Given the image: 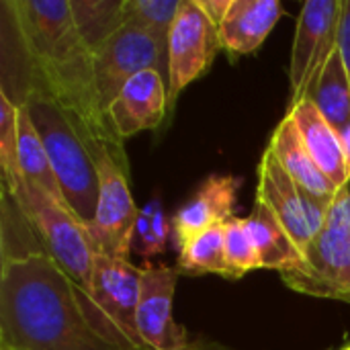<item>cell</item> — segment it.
Masks as SVG:
<instances>
[{
  "label": "cell",
  "mask_w": 350,
  "mask_h": 350,
  "mask_svg": "<svg viewBox=\"0 0 350 350\" xmlns=\"http://www.w3.org/2000/svg\"><path fill=\"white\" fill-rule=\"evenodd\" d=\"M0 350H8V349H0Z\"/></svg>",
  "instance_id": "obj_33"
},
{
  "label": "cell",
  "mask_w": 350,
  "mask_h": 350,
  "mask_svg": "<svg viewBox=\"0 0 350 350\" xmlns=\"http://www.w3.org/2000/svg\"><path fill=\"white\" fill-rule=\"evenodd\" d=\"M185 0H125V23L137 25L168 39Z\"/></svg>",
  "instance_id": "obj_25"
},
{
  "label": "cell",
  "mask_w": 350,
  "mask_h": 350,
  "mask_svg": "<svg viewBox=\"0 0 350 350\" xmlns=\"http://www.w3.org/2000/svg\"><path fill=\"white\" fill-rule=\"evenodd\" d=\"M144 269L123 258L96 254L90 295L137 350H150L137 332V306Z\"/></svg>",
  "instance_id": "obj_12"
},
{
  "label": "cell",
  "mask_w": 350,
  "mask_h": 350,
  "mask_svg": "<svg viewBox=\"0 0 350 350\" xmlns=\"http://www.w3.org/2000/svg\"><path fill=\"white\" fill-rule=\"evenodd\" d=\"M224 226H213L197 234L178 250L176 269L180 271V275H209L211 273V275H219L232 281L238 279L226 258Z\"/></svg>",
  "instance_id": "obj_20"
},
{
  "label": "cell",
  "mask_w": 350,
  "mask_h": 350,
  "mask_svg": "<svg viewBox=\"0 0 350 350\" xmlns=\"http://www.w3.org/2000/svg\"><path fill=\"white\" fill-rule=\"evenodd\" d=\"M23 105L39 131L68 207L84 226H90L96 215L100 183L88 137L49 96L29 90Z\"/></svg>",
  "instance_id": "obj_3"
},
{
  "label": "cell",
  "mask_w": 350,
  "mask_h": 350,
  "mask_svg": "<svg viewBox=\"0 0 350 350\" xmlns=\"http://www.w3.org/2000/svg\"><path fill=\"white\" fill-rule=\"evenodd\" d=\"M146 70H158L168 78V39L125 23L94 53V78L105 113L121 88Z\"/></svg>",
  "instance_id": "obj_7"
},
{
  "label": "cell",
  "mask_w": 350,
  "mask_h": 350,
  "mask_svg": "<svg viewBox=\"0 0 350 350\" xmlns=\"http://www.w3.org/2000/svg\"><path fill=\"white\" fill-rule=\"evenodd\" d=\"M285 14L279 0H234L219 25L221 49L232 55L254 53Z\"/></svg>",
  "instance_id": "obj_17"
},
{
  "label": "cell",
  "mask_w": 350,
  "mask_h": 350,
  "mask_svg": "<svg viewBox=\"0 0 350 350\" xmlns=\"http://www.w3.org/2000/svg\"><path fill=\"white\" fill-rule=\"evenodd\" d=\"M281 279L297 293L350 304V232L324 226L304 262Z\"/></svg>",
  "instance_id": "obj_10"
},
{
  "label": "cell",
  "mask_w": 350,
  "mask_h": 350,
  "mask_svg": "<svg viewBox=\"0 0 350 350\" xmlns=\"http://www.w3.org/2000/svg\"><path fill=\"white\" fill-rule=\"evenodd\" d=\"M324 226H330V228H336V230H345L350 232V189H342L338 193V197L334 199V203L330 205L328 209V215H326V224Z\"/></svg>",
  "instance_id": "obj_27"
},
{
  "label": "cell",
  "mask_w": 350,
  "mask_h": 350,
  "mask_svg": "<svg viewBox=\"0 0 350 350\" xmlns=\"http://www.w3.org/2000/svg\"><path fill=\"white\" fill-rule=\"evenodd\" d=\"M189 350H230L226 349V347H221V345H217V342H207V340H191V347Z\"/></svg>",
  "instance_id": "obj_30"
},
{
  "label": "cell",
  "mask_w": 350,
  "mask_h": 350,
  "mask_svg": "<svg viewBox=\"0 0 350 350\" xmlns=\"http://www.w3.org/2000/svg\"><path fill=\"white\" fill-rule=\"evenodd\" d=\"M197 6L205 12V16L219 29V25L224 23L226 14L230 12L234 0H195Z\"/></svg>",
  "instance_id": "obj_29"
},
{
  "label": "cell",
  "mask_w": 350,
  "mask_h": 350,
  "mask_svg": "<svg viewBox=\"0 0 350 350\" xmlns=\"http://www.w3.org/2000/svg\"><path fill=\"white\" fill-rule=\"evenodd\" d=\"M287 113L293 115L304 144L322 172L338 191L347 189L350 185V156L342 135L324 119L312 98L301 100Z\"/></svg>",
  "instance_id": "obj_16"
},
{
  "label": "cell",
  "mask_w": 350,
  "mask_h": 350,
  "mask_svg": "<svg viewBox=\"0 0 350 350\" xmlns=\"http://www.w3.org/2000/svg\"><path fill=\"white\" fill-rule=\"evenodd\" d=\"M0 349L137 350L41 246L12 195L2 191Z\"/></svg>",
  "instance_id": "obj_1"
},
{
  "label": "cell",
  "mask_w": 350,
  "mask_h": 350,
  "mask_svg": "<svg viewBox=\"0 0 350 350\" xmlns=\"http://www.w3.org/2000/svg\"><path fill=\"white\" fill-rule=\"evenodd\" d=\"M168 82L158 70L133 76L107 109L115 135L125 142L148 129H156L168 113Z\"/></svg>",
  "instance_id": "obj_13"
},
{
  "label": "cell",
  "mask_w": 350,
  "mask_h": 350,
  "mask_svg": "<svg viewBox=\"0 0 350 350\" xmlns=\"http://www.w3.org/2000/svg\"><path fill=\"white\" fill-rule=\"evenodd\" d=\"M340 0H308L295 25V39L289 64V109L312 98V92L338 49Z\"/></svg>",
  "instance_id": "obj_6"
},
{
  "label": "cell",
  "mask_w": 350,
  "mask_h": 350,
  "mask_svg": "<svg viewBox=\"0 0 350 350\" xmlns=\"http://www.w3.org/2000/svg\"><path fill=\"white\" fill-rule=\"evenodd\" d=\"M226 230V258L236 273V277H244L250 271L260 269V258L258 250L254 246L248 217H232L224 226Z\"/></svg>",
  "instance_id": "obj_26"
},
{
  "label": "cell",
  "mask_w": 350,
  "mask_h": 350,
  "mask_svg": "<svg viewBox=\"0 0 350 350\" xmlns=\"http://www.w3.org/2000/svg\"><path fill=\"white\" fill-rule=\"evenodd\" d=\"M18 168L21 176L27 183L37 185L53 199L66 203L59 183L53 174L49 156L45 152V146L25 105H18Z\"/></svg>",
  "instance_id": "obj_19"
},
{
  "label": "cell",
  "mask_w": 350,
  "mask_h": 350,
  "mask_svg": "<svg viewBox=\"0 0 350 350\" xmlns=\"http://www.w3.org/2000/svg\"><path fill=\"white\" fill-rule=\"evenodd\" d=\"M256 201L262 203L306 254L326 224L328 209L316 203L267 148L256 168Z\"/></svg>",
  "instance_id": "obj_8"
},
{
  "label": "cell",
  "mask_w": 350,
  "mask_h": 350,
  "mask_svg": "<svg viewBox=\"0 0 350 350\" xmlns=\"http://www.w3.org/2000/svg\"><path fill=\"white\" fill-rule=\"evenodd\" d=\"M312 100L324 115V119L340 135H345V131L350 127V80L338 49L328 59L312 92Z\"/></svg>",
  "instance_id": "obj_21"
},
{
  "label": "cell",
  "mask_w": 350,
  "mask_h": 350,
  "mask_svg": "<svg viewBox=\"0 0 350 350\" xmlns=\"http://www.w3.org/2000/svg\"><path fill=\"white\" fill-rule=\"evenodd\" d=\"M238 189L240 178L232 174H209L193 199L187 201L170 219L176 250H180L197 234L213 226H224L236 217Z\"/></svg>",
  "instance_id": "obj_14"
},
{
  "label": "cell",
  "mask_w": 350,
  "mask_h": 350,
  "mask_svg": "<svg viewBox=\"0 0 350 350\" xmlns=\"http://www.w3.org/2000/svg\"><path fill=\"white\" fill-rule=\"evenodd\" d=\"M0 170L2 189L14 191L23 180L18 168V105L0 90Z\"/></svg>",
  "instance_id": "obj_24"
},
{
  "label": "cell",
  "mask_w": 350,
  "mask_h": 350,
  "mask_svg": "<svg viewBox=\"0 0 350 350\" xmlns=\"http://www.w3.org/2000/svg\"><path fill=\"white\" fill-rule=\"evenodd\" d=\"M221 49L219 29L205 16L195 0H185L168 37V105H176L180 92L199 80Z\"/></svg>",
  "instance_id": "obj_9"
},
{
  "label": "cell",
  "mask_w": 350,
  "mask_h": 350,
  "mask_svg": "<svg viewBox=\"0 0 350 350\" xmlns=\"http://www.w3.org/2000/svg\"><path fill=\"white\" fill-rule=\"evenodd\" d=\"M172 234V226L166 219L162 199H152L139 209V217L135 224L133 236V252L142 258L160 256L166 252L168 236Z\"/></svg>",
  "instance_id": "obj_23"
},
{
  "label": "cell",
  "mask_w": 350,
  "mask_h": 350,
  "mask_svg": "<svg viewBox=\"0 0 350 350\" xmlns=\"http://www.w3.org/2000/svg\"><path fill=\"white\" fill-rule=\"evenodd\" d=\"M88 146L96 162L100 191L96 215L86 230L98 254L129 260L139 207L131 195L129 162L123 152V144L88 137Z\"/></svg>",
  "instance_id": "obj_5"
},
{
  "label": "cell",
  "mask_w": 350,
  "mask_h": 350,
  "mask_svg": "<svg viewBox=\"0 0 350 350\" xmlns=\"http://www.w3.org/2000/svg\"><path fill=\"white\" fill-rule=\"evenodd\" d=\"M340 350H350V345H345V347H342Z\"/></svg>",
  "instance_id": "obj_32"
},
{
  "label": "cell",
  "mask_w": 350,
  "mask_h": 350,
  "mask_svg": "<svg viewBox=\"0 0 350 350\" xmlns=\"http://www.w3.org/2000/svg\"><path fill=\"white\" fill-rule=\"evenodd\" d=\"M342 139H345V146H347V150H349V156H350V127L345 131Z\"/></svg>",
  "instance_id": "obj_31"
},
{
  "label": "cell",
  "mask_w": 350,
  "mask_h": 350,
  "mask_svg": "<svg viewBox=\"0 0 350 350\" xmlns=\"http://www.w3.org/2000/svg\"><path fill=\"white\" fill-rule=\"evenodd\" d=\"M338 51L342 55L345 70L350 80V0L342 2L340 8V23H338Z\"/></svg>",
  "instance_id": "obj_28"
},
{
  "label": "cell",
  "mask_w": 350,
  "mask_h": 350,
  "mask_svg": "<svg viewBox=\"0 0 350 350\" xmlns=\"http://www.w3.org/2000/svg\"><path fill=\"white\" fill-rule=\"evenodd\" d=\"M269 150L279 160V164L285 168V172L322 207L330 209L334 199L338 197V189L332 185V180L322 172V168L316 164L314 156L304 144V137L299 133V127L293 119V115H285L279 125L275 127Z\"/></svg>",
  "instance_id": "obj_15"
},
{
  "label": "cell",
  "mask_w": 350,
  "mask_h": 350,
  "mask_svg": "<svg viewBox=\"0 0 350 350\" xmlns=\"http://www.w3.org/2000/svg\"><path fill=\"white\" fill-rule=\"evenodd\" d=\"M125 0H70L76 29L92 55L125 25Z\"/></svg>",
  "instance_id": "obj_22"
},
{
  "label": "cell",
  "mask_w": 350,
  "mask_h": 350,
  "mask_svg": "<svg viewBox=\"0 0 350 350\" xmlns=\"http://www.w3.org/2000/svg\"><path fill=\"white\" fill-rule=\"evenodd\" d=\"M180 271L176 267H144L137 306V332L150 350H189L191 338L172 318V301Z\"/></svg>",
  "instance_id": "obj_11"
},
{
  "label": "cell",
  "mask_w": 350,
  "mask_h": 350,
  "mask_svg": "<svg viewBox=\"0 0 350 350\" xmlns=\"http://www.w3.org/2000/svg\"><path fill=\"white\" fill-rule=\"evenodd\" d=\"M248 226L258 250L260 269L279 271L281 275L297 269L304 262V252L262 203L254 201L252 213L248 215Z\"/></svg>",
  "instance_id": "obj_18"
},
{
  "label": "cell",
  "mask_w": 350,
  "mask_h": 350,
  "mask_svg": "<svg viewBox=\"0 0 350 350\" xmlns=\"http://www.w3.org/2000/svg\"><path fill=\"white\" fill-rule=\"evenodd\" d=\"M6 193L12 195L14 203L23 211L45 252L76 283L90 291L98 252L90 240L86 226L66 203L53 199L49 193L39 189L37 185L27 183L25 178L14 187V191Z\"/></svg>",
  "instance_id": "obj_4"
},
{
  "label": "cell",
  "mask_w": 350,
  "mask_h": 350,
  "mask_svg": "<svg viewBox=\"0 0 350 350\" xmlns=\"http://www.w3.org/2000/svg\"><path fill=\"white\" fill-rule=\"evenodd\" d=\"M2 33L18 57V86L8 96L23 105L29 90L55 100L86 137L123 144L103 109L94 55L82 41L70 0H4Z\"/></svg>",
  "instance_id": "obj_2"
}]
</instances>
